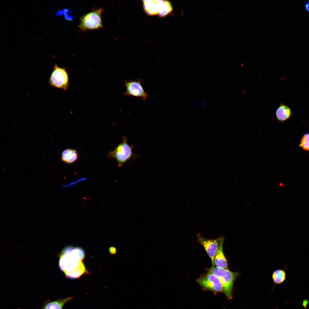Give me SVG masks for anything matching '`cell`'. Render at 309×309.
<instances>
[{
	"label": "cell",
	"instance_id": "cell-17",
	"mask_svg": "<svg viewBox=\"0 0 309 309\" xmlns=\"http://www.w3.org/2000/svg\"><path fill=\"white\" fill-rule=\"evenodd\" d=\"M63 14L64 15L65 19L68 21H72L73 20V16L70 15L68 14L71 11V10L67 9H65L62 10Z\"/></svg>",
	"mask_w": 309,
	"mask_h": 309
},
{
	"label": "cell",
	"instance_id": "cell-13",
	"mask_svg": "<svg viewBox=\"0 0 309 309\" xmlns=\"http://www.w3.org/2000/svg\"><path fill=\"white\" fill-rule=\"evenodd\" d=\"M78 154L74 149L67 148L64 150L62 153L61 159L64 162L68 164H72L75 162L78 159Z\"/></svg>",
	"mask_w": 309,
	"mask_h": 309
},
{
	"label": "cell",
	"instance_id": "cell-6",
	"mask_svg": "<svg viewBox=\"0 0 309 309\" xmlns=\"http://www.w3.org/2000/svg\"><path fill=\"white\" fill-rule=\"evenodd\" d=\"M49 82L53 87L67 90L69 86V77L66 69L55 64Z\"/></svg>",
	"mask_w": 309,
	"mask_h": 309
},
{
	"label": "cell",
	"instance_id": "cell-11",
	"mask_svg": "<svg viewBox=\"0 0 309 309\" xmlns=\"http://www.w3.org/2000/svg\"><path fill=\"white\" fill-rule=\"evenodd\" d=\"M292 114L291 109L288 106L280 104L276 112V116L278 121L284 122L288 119Z\"/></svg>",
	"mask_w": 309,
	"mask_h": 309
},
{
	"label": "cell",
	"instance_id": "cell-12",
	"mask_svg": "<svg viewBox=\"0 0 309 309\" xmlns=\"http://www.w3.org/2000/svg\"><path fill=\"white\" fill-rule=\"evenodd\" d=\"M73 298V297L64 298L45 302L40 309H63L65 304Z\"/></svg>",
	"mask_w": 309,
	"mask_h": 309
},
{
	"label": "cell",
	"instance_id": "cell-5",
	"mask_svg": "<svg viewBox=\"0 0 309 309\" xmlns=\"http://www.w3.org/2000/svg\"><path fill=\"white\" fill-rule=\"evenodd\" d=\"M197 282L204 290L214 293L222 292L223 285L219 278L213 274L208 272L205 275L199 278Z\"/></svg>",
	"mask_w": 309,
	"mask_h": 309
},
{
	"label": "cell",
	"instance_id": "cell-14",
	"mask_svg": "<svg viewBox=\"0 0 309 309\" xmlns=\"http://www.w3.org/2000/svg\"><path fill=\"white\" fill-rule=\"evenodd\" d=\"M173 10V7L171 2L167 0H163L160 12L158 15L160 17H165L171 13Z\"/></svg>",
	"mask_w": 309,
	"mask_h": 309
},
{
	"label": "cell",
	"instance_id": "cell-3",
	"mask_svg": "<svg viewBox=\"0 0 309 309\" xmlns=\"http://www.w3.org/2000/svg\"><path fill=\"white\" fill-rule=\"evenodd\" d=\"M104 11L102 8H96L84 14L80 18L79 28L83 31L103 28L101 15Z\"/></svg>",
	"mask_w": 309,
	"mask_h": 309
},
{
	"label": "cell",
	"instance_id": "cell-2",
	"mask_svg": "<svg viewBox=\"0 0 309 309\" xmlns=\"http://www.w3.org/2000/svg\"><path fill=\"white\" fill-rule=\"evenodd\" d=\"M220 280L223 285L222 292L228 300L233 298L232 290L234 282L239 275L237 272H233L227 269L217 267L213 266L208 270Z\"/></svg>",
	"mask_w": 309,
	"mask_h": 309
},
{
	"label": "cell",
	"instance_id": "cell-10",
	"mask_svg": "<svg viewBox=\"0 0 309 309\" xmlns=\"http://www.w3.org/2000/svg\"><path fill=\"white\" fill-rule=\"evenodd\" d=\"M223 242L221 243L217 250L214 258V265L217 267L227 269V261L223 250Z\"/></svg>",
	"mask_w": 309,
	"mask_h": 309
},
{
	"label": "cell",
	"instance_id": "cell-9",
	"mask_svg": "<svg viewBox=\"0 0 309 309\" xmlns=\"http://www.w3.org/2000/svg\"><path fill=\"white\" fill-rule=\"evenodd\" d=\"M163 0H146L142 1L144 11L149 15H158L160 11Z\"/></svg>",
	"mask_w": 309,
	"mask_h": 309
},
{
	"label": "cell",
	"instance_id": "cell-4",
	"mask_svg": "<svg viewBox=\"0 0 309 309\" xmlns=\"http://www.w3.org/2000/svg\"><path fill=\"white\" fill-rule=\"evenodd\" d=\"M122 139V141L113 150L110 151L108 154L109 158H114L116 160L119 168L122 167L134 156L133 152L134 146L128 143L126 136H123Z\"/></svg>",
	"mask_w": 309,
	"mask_h": 309
},
{
	"label": "cell",
	"instance_id": "cell-1",
	"mask_svg": "<svg viewBox=\"0 0 309 309\" xmlns=\"http://www.w3.org/2000/svg\"><path fill=\"white\" fill-rule=\"evenodd\" d=\"M84 256V251L80 247H68L62 251L60 256L59 266L67 278H78L88 273L82 263Z\"/></svg>",
	"mask_w": 309,
	"mask_h": 309
},
{
	"label": "cell",
	"instance_id": "cell-7",
	"mask_svg": "<svg viewBox=\"0 0 309 309\" xmlns=\"http://www.w3.org/2000/svg\"><path fill=\"white\" fill-rule=\"evenodd\" d=\"M124 83L126 91L124 93V95L138 97L144 101L148 98L147 94L142 86L141 79L133 80H127L124 81Z\"/></svg>",
	"mask_w": 309,
	"mask_h": 309
},
{
	"label": "cell",
	"instance_id": "cell-18",
	"mask_svg": "<svg viewBox=\"0 0 309 309\" xmlns=\"http://www.w3.org/2000/svg\"><path fill=\"white\" fill-rule=\"evenodd\" d=\"M305 8L306 11L309 12V1L305 3Z\"/></svg>",
	"mask_w": 309,
	"mask_h": 309
},
{
	"label": "cell",
	"instance_id": "cell-15",
	"mask_svg": "<svg viewBox=\"0 0 309 309\" xmlns=\"http://www.w3.org/2000/svg\"><path fill=\"white\" fill-rule=\"evenodd\" d=\"M286 274L285 271L282 270H277L272 274V278L274 282L276 284L283 283L286 279Z\"/></svg>",
	"mask_w": 309,
	"mask_h": 309
},
{
	"label": "cell",
	"instance_id": "cell-8",
	"mask_svg": "<svg viewBox=\"0 0 309 309\" xmlns=\"http://www.w3.org/2000/svg\"><path fill=\"white\" fill-rule=\"evenodd\" d=\"M199 242L204 247L206 252L210 258L213 266L214 265V258L217 250L221 243L223 242L222 237L213 239H207L199 235H198Z\"/></svg>",
	"mask_w": 309,
	"mask_h": 309
},
{
	"label": "cell",
	"instance_id": "cell-16",
	"mask_svg": "<svg viewBox=\"0 0 309 309\" xmlns=\"http://www.w3.org/2000/svg\"><path fill=\"white\" fill-rule=\"evenodd\" d=\"M299 146L305 150L309 151V133H306L304 135Z\"/></svg>",
	"mask_w": 309,
	"mask_h": 309
}]
</instances>
